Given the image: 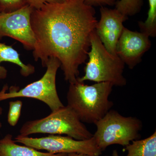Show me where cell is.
Instances as JSON below:
<instances>
[{
	"mask_svg": "<svg viewBox=\"0 0 156 156\" xmlns=\"http://www.w3.org/2000/svg\"><path fill=\"white\" fill-rule=\"evenodd\" d=\"M98 20L95 9L85 0H67L45 3L34 9L31 24L35 38L33 54L46 67L49 58H57L61 63L65 80L75 83L79 66L86 62L91 37Z\"/></svg>",
	"mask_w": 156,
	"mask_h": 156,
	"instance_id": "obj_1",
	"label": "cell"
},
{
	"mask_svg": "<svg viewBox=\"0 0 156 156\" xmlns=\"http://www.w3.org/2000/svg\"><path fill=\"white\" fill-rule=\"evenodd\" d=\"M67 93V106L82 122L95 124L110 110L114 104L109 99L113 85L96 83L87 85L77 80L69 83Z\"/></svg>",
	"mask_w": 156,
	"mask_h": 156,
	"instance_id": "obj_2",
	"label": "cell"
},
{
	"mask_svg": "<svg viewBox=\"0 0 156 156\" xmlns=\"http://www.w3.org/2000/svg\"><path fill=\"white\" fill-rule=\"evenodd\" d=\"M89 60L85 67V75L78 77L79 82L91 81L109 83L113 86L122 87L127 84L123 75L125 64L117 55L109 53L98 36L95 31L91 37Z\"/></svg>",
	"mask_w": 156,
	"mask_h": 156,
	"instance_id": "obj_3",
	"label": "cell"
},
{
	"mask_svg": "<svg viewBox=\"0 0 156 156\" xmlns=\"http://www.w3.org/2000/svg\"><path fill=\"white\" fill-rule=\"evenodd\" d=\"M39 133L66 135L77 140L89 139L93 135L67 105L52 112L45 118L26 122L20 128L19 135Z\"/></svg>",
	"mask_w": 156,
	"mask_h": 156,
	"instance_id": "obj_4",
	"label": "cell"
},
{
	"mask_svg": "<svg viewBox=\"0 0 156 156\" xmlns=\"http://www.w3.org/2000/svg\"><path fill=\"white\" fill-rule=\"evenodd\" d=\"M95 124L97 129L93 137L101 151L113 144L126 147L139 138L142 128L139 119L124 116L114 110L109 111Z\"/></svg>",
	"mask_w": 156,
	"mask_h": 156,
	"instance_id": "obj_5",
	"label": "cell"
},
{
	"mask_svg": "<svg viewBox=\"0 0 156 156\" xmlns=\"http://www.w3.org/2000/svg\"><path fill=\"white\" fill-rule=\"evenodd\" d=\"M60 66L59 60L52 57L48 60L44 74L38 80L28 84L21 89L11 87L9 92H6L9 87L5 84L0 91V102L10 98H28L44 102L52 112L62 107L64 105L58 97L56 87V74Z\"/></svg>",
	"mask_w": 156,
	"mask_h": 156,
	"instance_id": "obj_6",
	"label": "cell"
},
{
	"mask_svg": "<svg viewBox=\"0 0 156 156\" xmlns=\"http://www.w3.org/2000/svg\"><path fill=\"white\" fill-rule=\"evenodd\" d=\"M14 141L37 150H45L53 154H83L100 156L101 151L93 136L86 140H77L68 136L50 134L44 137L34 138L17 135Z\"/></svg>",
	"mask_w": 156,
	"mask_h": 156,
	"instance_id": "obj_7",
	"label": "cell"
},
{
	"mask_svg": "<svg viewBox=\"0 0 156 156\" xmlns=\"http://www.w3.org/2000/svg\"><path fill=\"white\" fill-rule=\"evenodd\" d=\"M33 10L27 5L13 12L0 13V40L9 37L20 42L24 49L33 50L36 41L31 24Z\"/></svg>",
	"mask_w": 156,
	"mask_h": 156,
	"instance_id": "obj_8",
	"label": "cell"
},
{
	"mask_svg": "<svg viewBox=\"0 0 156 156\" xmlns=\"http://www.w3.org/2000/svg\"><path fill=\"white\" fill-rule=\"evenodd\" d=\"M151 46L149 37L140 32L133 31L124 27L117 42L116 54L132 69L141 62L143 56Z\"/></svg>",
	"mask_w": 156,
	"mask_h": 156,
	"instance_id": "obj_9",
	"label": "cell"
},
{
	"mask_svg": "<svg viewBox=\"0 0 156 156\" xmlns=\"http://www.w3.org/2000/svg\"><path fill=\"white\" fill-rule=\"evenodd\" d=\"M101 18L98 21L95 32L109 53L116 54V47L124 28L123 23L128 19L115 9L101 6Z\"/></svg>",
	"mask_w": 156,
	"mask_h": 156,
	"instance_id": "obj_10",
	"label": "cell"
},
{
	"mask_svg": "<svg viewBox=\"0 0 156 156\" xmlns=\"http://www.w3.org/2000/svg\"><path fill=\"white\" fill-rule=\"evenodd\" d=\"M68 154L42 152L30 147L18 145L10 134L0 140V156H67Z\"/></svg>",
	"mask_w": 156,
	"mask_h": 156,
	"instance_id": "obj_11",
	"label": "cell"
},
{
	"mask_svg": "<svg viewBox=\"0 0 156 156\" xmlns=\"http://www.w3.org/2000/svg\"><path fill=\"white\" fill-rule=\"evenodd\" d=\"M3 62H11L20 67V73L24 77H27L35 72V69L31 64H25L20 60V54L11 46L0 43V80L6 79L8 71L1 65Z\"/></svg>",
	"mask_w": 156,
	"mask_h": 156,
	"instance_id": "obj_12",
	"label": "cell"
},
{
	"mask_svg": "<svg viewBox=\"0 0 156 156\" xmlns=\"http://www.w3.org/2000/svg\"><path fill=\"white\" fill-rule=\"evenodd\" d=\"M126 156H156V131L142 140H135L126 146Z\"/></svg>",
	"mask_w": 156,
	"mask_h": 156,
	"instance_id": "obj_13",
	"label": "cell"
},
{
	"mask_svg": "<svg viewBox=\"0 0 156 156\" xmlns=\"http://www.w3.org/2000/svg\"><path fill=\"white\" fill-rule=\"evenodd\" d=\"M149 9L147 17L144 22H138L140 32L148 37H154L156 35V0H148Z\"/></svg>",
	"mask_w": 156,
	"mask_h": 156,
	"instance_id": "obj_14",
	"label": "cell"
},
{
	"mask_svg": "<svg viewBox=\"0 0 156 156\" xmlns=\"http://www.w3.org/2000/svg\"><path fill=\"white\" fill-rule=\"evenodd\" d=\"M143 4V0H119L116 1L115 9L128 17L139 13Z\"/></svg>",
	"mask_w": 156,
	"mask_h": 156,
	"instance_id": "obj_15",
	"label": "cell"
},
{
	"mask_svg": "<svg viewBox=\"0 0 156 156\" xmlns=\"http://www.w3.org/2000/svg\"><path fill=\"white\" fill-rule=\"evenodd\" d=\"M22 105V101L20 100L11 101L9 102L8 122L10 126L14 127L18 123L21 114Z\"/></svg>",
	"mask_w": 156,
	"mask_h": 156,
	"instance_id": "obj_16",
	"label": "cell"
},
{
	"mask_svg": "<svg viewBox=\"0 0 156 156\" xmlns=\"http://www.w3.org/2000/svg\"><path fill=\"white\" fill-rule=\"evenodd\" d=\"M27 5V0H0L1 13L13 12Z\"/></svg>",
	"mask_w": 156,
	"mask_h": 156,
	"instance_id": "obj_17",
	"label": "cell"
},
{
	"mask_svg": "<svg viewBox=\"0 0 156 156\" xmlns=\"http://www.w3.org/2000/svg\"><path fill=\"white\" fill-rule=\"evenodd\" d=\"M27 5L34 9H38L41 8L45 3H58L61 2L60 0H27Z\"/></svg>",
	"mask_w": 156,
	"mask_h": 156,
	"instance_id": "obj_18",
	"label": "cell"
},
{
	"mask_svg": "<svg viewBox=\"0 0 156 156\" xmlns=\"http://www.w3.org/2000/svg\"><path fill=\"white\" fill-rule=\"evenodd\" d=\"M85 3L89 6H103L113 5L115 3V0H85Z\"/></svg>",
	"mask_w": 156,
	"mask_h": 156,
	"instance_id": "obj_19",
	"label": "cell"
},
{
	"mask_svg": "<svg viewBox=\"0 0 156 156\" xmlns=\"http://www.w3.org/2000/svg\"><path fill=\"white\" fill-rule=\"evenodd\" d=\"M67 156H91L89 155L85 154H83L75 153H73L69 154Z\"/></svg>",
	"mask_w": 156,
	"mask_h": 156,
	"instance_id": "obj_20",
	"label": "cell"
},
{
	"mask_svg": "<svg viewBox=\"0 0 156 156\" xmlns=\"http://www.w3.org/2000/svg\"><path fill=\"white\" fill-rule=\"evenodd\" d=\"M112 156H120L118 153V151L115 150L113 151L112 154Z\"/></svg>",
	"mask_w": 156,
	"mask_h": 156,
	"instance_id": "obj_21",
	"label": "cell"
},
{
	"mask_svg": "<svg viewBox=\"0 0 156 156\" xmlns=\"http://www.w3.org/2000/svg\"><path fill=\"white\" fill-rule=\"evenodd\" d=\"M3 112V109L2 108V107H0V116L1 115H2V114ZM2 123H1V122H0V128H1V127H2Z\"/></svg>",
	"mask_w": 156,
	"mask_h": 156,
	"instance_id": "obj_22",
	"label": "cell"
},
{
	"mask_svg": "<svg viewBox=\"0 0 156 156\" xmlns=\"http://www.w3.org/2000/svg\"><path fill=\"white\" fill-rule=\"evenodd\" d=\"M67 1V0H60V1H61V2H65V1Z\"/></svg>",
	"mask_w": 156,
	"mask_h": 156,
	"instance_id": "obj_23",
	"label": "cell"
},
{
	"mask_svg": "<svg viewBox=\"0 0 156 156\" xmlns=\"http://www.w3.org/2000/svg\"><path fill=\"white\" fill-rule=\"evenodd\" d=\"M1 13V9H0V13Z\"/></svg>",
	"mask_w": 156,
	"mask_h": 156,
	"instance_id": "obj_24",
	"label": "cell"
}]
</instances>
